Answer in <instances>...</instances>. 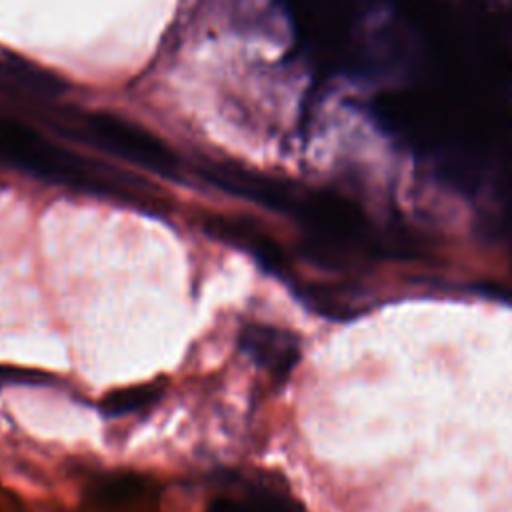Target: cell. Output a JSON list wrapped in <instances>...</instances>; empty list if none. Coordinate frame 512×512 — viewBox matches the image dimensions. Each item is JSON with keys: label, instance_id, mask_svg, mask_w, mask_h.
<instances>
[{"label": "cell", "instance_id": "obj_1", "mask_svg": "<svg viewBox=\"0 0 512 512\" xmlns=\"http://www.w3.org/2000/svg\"><path fill=\"white\" fill-rule=\"evenodd\" d=\"M0 158L66 186L138 200V196H134L116 180H108L98 172H90L84 164L50 148L40 136L28 132L26 126L4 118H0Z\"/></svg>", "mask_w": 512, "mask_h": 512}, {"label": "cell", "instance_id": "obj_2", "mask_svg": "<svg viewBox=\"0 0 512 512\" xmlns=\"http://www.w3.org/2000/svg\"><path fill=\"white\" fill-rule=\"evenodd\" d=\"M226 490L210 498L206 512H304L302 504L266 474H226Z\"/></svg>", "mask_w": 512, "mask_h": 512}, {"label": "cell", "instance_id": "obj_3", "mask_svg": "<svg viewBox=\"0 0 512 512\" xmlns=\"http://www.w3.org/2000/svg\"><path fill=\"white\" fill-rule=\"evenodd\" d=\"M204 228L216 240L246 252L266 274L286 282L290 288L296 282L292 262L282 246L254 222L244 218L214 216L206 220Z\"/></svg>", "mask_w": 512, "mask_h": 512}, {"label": "cell", "instance_id": "obj_4", "mask_svg": "<svg viewBox=\"0 0 512 512\" xmlns=\"http://www.w3.org/2000/svg\"><path fill=\"white\" fill-rule=\"evenodd\" d=\"M86 130L102 146H106L114 154H120L122 158L134 160L156 172H172L174 158L162 146V142L122 118L110 114H92L86 118Z\"/></svg>", "mask_w": 512, "mask_h": 512}, {"label": "cell", "instance_id": "obj_5", "mask_svg": "<svg viewBox=\"0 0 512 512\" xmlns=\"http://www.w3.org/2000/svg\"><path fill=\"white\" fill-rule=\"evenodd\" d=\"M240 350L272 376H288L300 358V340L294 332L272 324L250 322L238 334Z\"/></svg>", "mask_w": 512, "mask_h": 512}, {"label": "cell", "instance_id": "obj_6", "mask_svg": "<svg viewBox=\"0 0 512 512\" xmlns=\"http://www.w3.org/2000/svg\"><path fill=\"white\" fill-rule=\"evenodd\" d=\"M162 386L156 382L150 384H142V386H132V388H124V390H116L112 394H108L102 404L100 410L104 416L116 418V416H124L130 414L134 410H140L144 406H150L152 402H156L162 396Z\"/></svg>", "mask_w": 512, "mask_h": 512}]
</instances>
